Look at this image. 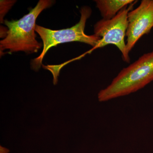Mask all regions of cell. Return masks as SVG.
<instances>
[{
    "label": "cell",
    "mask_w": 153,
    "mask_h": 153,
    "mask_svg": "<svg viewBox=\"0 0 153 153\" xmlns=\"http://www.w3.org/2000/svg\"><path fill=\"white\" fill-rule=\"evenodd\" d=\"M134 4L130 5L128 7L126 6L112 19H102L96 23L94 26V35L101 39L96 46L85 53V55L98 48L112 44L117 47L121 52L123 60L126 63H130L129 56L126 51L125 38L128 25V14L132 8Z\"/></svg>",
    "instance_id": "cell-4"
},
{
    "label": "cell",
    "mask_w": 153,
    "mask_h": 153,
    "mask_svg": "<svg viewBox=\"0 0 153 153\" xmlns=\"http://www.w3.org/2000/svg\"><path fill=\"white\" fill-rule=\"evenodd\" d=\"M9 152L10 151L7 148L4 147L2 146L0 147V153H9Z\"/></svg>",
    "instance_id": "cell-8"
},
{
    "label": "cell",
    "mask_w": 153,
    "mask_h": 153,
    "mask_svg": "<svg viewBox=\"0 0 153 153\" xmlns=\"http://www.w3.org/2000/svg\"><path fill=\"white\" fill-rule=\"evenodd\" d=\"M126 36L128 55L138 41L153 27V0H142L136 8L128 12Z\"/></svg>",
    "instance_id": "cell-5"
},
{
    "label": "cell",
    "mask_w": 153,
    "mask_h": 153,
    "mask_svg": "<svg viewBox=\"0 0 153 153\" xmlns=\"http://www.w3.org/2000/svg\"><path fill=\"white\" fill-rule=\"evenodd\" d=\"M16 1H1V23H4V16L13 7Z\"/></svg>",
    "instance_id": "cell-7"
},
{
    "label": "cell",
    "mask_w": 153,
    "mask_h": 153,
    "mask_svg": "<svg viewBox=\"0 0 153 153\" xmlns=\"http://www.w3.org/2000/svg\"><path fill=\"white\" fill-rule=\"evenodd\" d=\"M54 2L50 0H40L29 13L17 21L5 20L8 28L5 38L0 41L1 53L9 50V53L24 52L28 54L36 53L42 44L36 40L35 27L37 18L41 12L50 7Z\"/></svg>",
    "instance_id": "cell-2"
},
{
    "label": "cell",
    "mask_w": 153,
    "mask_h": 153,
    "mask_svg": "<svg viewBox=\"0 0 153 153\" xmlns=\"http://www.w3.org/2000/svg\"><path fill=\"white\" fill-rule=\"evenodd\" d=\"M153 81V51L143 54L121 70L108 86L99 92L100 102L136 92Z\"/></svg>",
    "instance_id": "cell-1"
},
{
    "label": "cell",
    "mask_w": 153,
    "mask_h": 153,
    "mask_svg": "<svg viewBox=\"0 0 153 153\" xmlns=\"http://www.w3.org/2000/svg\"><path fill=\"white\" fill-rule=\"evenodd\" d=\"M80 13L81 17L79 22L71 28L54 30L36 25L35 31L43 41V49L40 55L33 60L32 66L33 69L38 70L40 68L44 57L48 50L58 44L79 42L88 44L94 48L98 44L101 38L94 35L88 36L84 32L86 21L92 13L91 8L84 6L81 9Z\"/></svg>",
    "instance_id": "cell-3"
},
{
    "label": "cell",
    "mask_w": 153,
    "mask_h": 153,
    "mask_svg": "<svg viewBox=\"0 0 153 153\" xmlns=\"http://www.w3.org/2000/svg\"><path fill=\"white\" fill-rule=\"evenodd\" d=\"M97 7L102 19L108 20L114 17L123 8L131 4L134 0H95Z\"/></svg>",
    "instance_id": "cell-6"
}]
</instances>
